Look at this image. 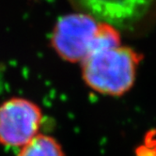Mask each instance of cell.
I'll use <instances>...</instances> for the list:
<instances>
[{
	"instance_id": "cell-2",
	"label": "cell",
	"mask_w": 156,
	"mask_h": 156,
	"mask_svg": "<svg viewBox=\"0 0 156 156\" xmlns=\"http://www.w3.org/2000/svg\"><path fill=\"white\" fill-rule=\"evenodd\" d=\"M100 24L80 12L61 16L52 31L53 49L65 61L81 63L94 49Z\"/></svg>"
},
{
	"instance_id": "cell-4",
	"label": "cell",
	"mask_w": 156,
	"mask_h": 156,
	"mask_svg": "<svg viewBox=\"0 0 156 156\" xmlns=\"http://www.w3.org/2000/svg\"><path fill=\"white\" fill-rule=\"evenodd\" d=\"M80 12L115 27L135 25L148 13L152 0H71Z\"/></svg>"
},
{
	"instance_id": "cell-5",
	"label": "cell",
	"mask_w": 156,
	"mask_h": 156,
	"mask_svg": "<svg viewBox=\"0 0 156 156\" xmlns=\"http://www.w3.org/2000/svg\"><path fill=\"white\" fill-rule=\"evenodd\" d=\"M17 156H64L59 142L53 136L38 133L20 149Z\"/></svg>"
},
{
	"instance_id": "cell-3",
	"label": "cell",
	"mask_w": 156,
	"mask_h": 156,
	"mask_svg": "<svg viewBox=\"0 0 156 156\" xmlns=\"http://www.w3.org/2000/svg\"><path fill=\"white\" fill-rule=\"evenodd\" d=\"M42 119L41 107L30 100H6L0 105V145L21 149L39 133Z\"/></svg>"
},
{
	"instance_id": "cell-1",
	"label": "cell",
	"mask_w": 156,
	"mask_h": 156,
	"mask_svg": "<svg viewBox=\"0 0 156 156\" xmlns=\"http://www.w3.org/2000/svg\"><path fill=\"white\" fill-rule=\"evenodd\" d=\"M140 60L141 55L121 44L97 50L81 62L83 80L100 94L121 96L135 84Z\"/></svg>"
},
{
	"instance_id": "cell-6",
	"label": "cell",
	"mask_w": 156,
	"mask_h": 156,
	"mask_svg": "<svg viewBox=\"0 0 156 156\" xmlns=\"http://www.w3.org/2000/svg\"><path fill=\"white\" fill-rule=\"evenodd\" d=\"M137 156H156V141L151 139L137 151Z\"/></svg>"
}]
</instances>
